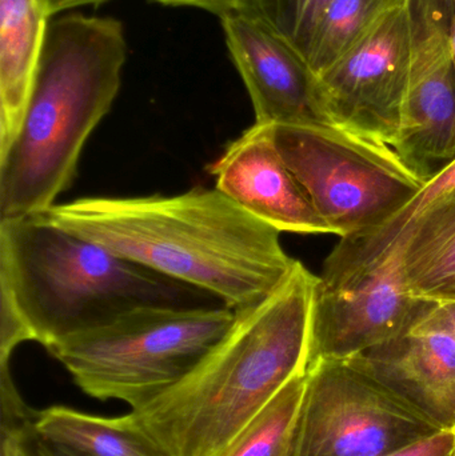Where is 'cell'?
Returning a JSON list of instances; mask_svg holds the SVG:
<instances>
[{"mask_svg": "<svg viewBox=\"0 0 455 456\" xmlns=\"http://www.w3.org/2000/svg\"><path fill=\"white\" fill-rule=\"evenodd\" d=\"M37 218L101 244L174 281L208 292L232 311L266 299L297 260L280 231L218 189L136 198H82Z\"/></svg>", "mask_w": 455, "mask_h": 456, "instance_id": "6da1fadb", "label": "cell"}, {"mask_svg": "<svg viewBox=\"0 0 455 456\" xmlns=\"http://www.w3.org/2000/svg\"><path fill=\"white\" fill-rule=\"evenodd\" d=\"M320 276L297 260L266 299L235 311L213 350L173 387L128 412L165 456H221L254 418L307 372Z\"/></svg>", "mask_w": 455, "mask_h": 456, "instance_id": "7a4b0ae2", "label": "cell"}, {"mask_svg": "<svg viewBox=\"0 0 455 456\" xmlns=\"http://www.w3.org/2000/svg\"><path fill=\"white\" fill-rule=\"evenodd\" d=\"M127 55L118 19H50L20 130L0 155V221L42 213L69 189L85 142L119 94Z\"/></svg>", "mask_w": 455, "mask_h": 456, "instance_id": "3957f363", "label": "cell"}, {"mask_svg": "<svg viewBox=\"0 0 455 456\" xmlns=\"http://www.w3.org/2000/svg\"><path fill=\"white\" fill-rule=\"evenodd\" d=\"M0 289L45 350L134 308L190 307L197 289L37 216L0 221Z\"/></svg>", "mask_w": 455, "mask_h": 456, "instance_id": "277c9868", "label": "cell"}, {"mask_svg": "<svg viewBox=\"0 0 455 456\" xmlns=\"http://www.w3.org/2000/svg\"><path fill=\"white\" fill-rule=\"evenodd\" d=\"M234 321L226 305H143L47 351L85 395L133 410L183 379Z\"/></svg>", "mask_w": 455, "mask_h": 456, "instance_id": "5b68a950", "label": "cell"}, {"mask_svg": "<svg viewBox=\"0 0 455 456\" xmlns=\"http://www.w3.org/2000/svg\"><path fill=\"white\" fill-rule=\"evenodd\" d=\"M283 160L339 239L382 226L424 187L392 146L338 127L274 126Z\"/></svg>", "mask_w": 455, "mask_h": 456, "instance_id": "8992f818", "label": "cell"}, {"mask_svg": "<svg viewBox=\"0 0 455 456\" xmlns=\"http://www.w3.org/2000/svg\"><path fill=\"white\" fill-rule=\"evenodd\" d=\"M355 359L307 369L288 456H387L440 434Z\"/></svg>", "mask_w": 455, "mask_h": 456, "instance_id": "52a82bcc", "label": "cell"}, {"mask_svg": "<svg viewBox=\"0 0 455 456\" xmlns=\"http://www.w3.org/2000/svg\"><path fill=\"white\" fill-rule=\"evenodd\" d=\"M326 114L336 127L394 146L402 130L410 86V37L406 3L317 75Z\"/></svg>", "mask_w": 455, "mask_h": 456, "instance_id": "ba28073f", "label": "cell"}, {"mask_svg": "<svg viewBox=\"0 0 455 456\" xmlns=\"http://www.w3.org/2000/svg\"><path fill=\"white\" fill-rule=\"evenodd\" d=\"M411 294L400 249L345 287L318 283L309 364L347 361L413 331L435 307Z\"/></svg>", "mask_w": 455, "mask_h": 456, "instance_id": "9c48e42d", "label": "cell"}, {"mask_svg": "<svg viewBox=\"0 0 455 456\" xmlns=\"http://www.w3.org/2000/svg\"><path fill=\"white\" fill-rule=\"evenodd\" d=\"M226 45L258 125L336 127L326 114L317 75L307 61L256 21L238 13L221 19Z\"/></svg>", "mask_w": 455, "mask_h": 456, "instance_id": "30bf717a", "label": "cell"}, {"mask_svg": "<svg viewBox=\"0 0 455 456\" xmlns=\"http://www.w3.org/2000/svg\"><path fill=\"white\" fill-rule=\"evenodd\" d=\"M215 189L280 232L330 233L275 143L274 125L254 123L208 167Z\"/></svg>", "mask_w": 455, "mask_h": 456, "instance_id": "8fae6325", "label": "cell"}, {"mask_svg": "<svg viewBox=\"0 0 455 456\" xmlns=\"http://www.w3.org/2000/svg\"><path fill=\"white\" fill-rule=\"evenodd\" d=\"M406 12L410 86L402 134L416 149L441 151L455 142L454 0H406Z\"/></svg>", "mask_w": 455, "mask_h": 456, "instance_id": "7c38bea8", "label": "cell"}, {"mask_svg": "<svg viewBox=\"0 0 455 456\" xmlns=\"http://www.w3.org/2000/svg\"><path fill=\"white\" fill-rule=\"evenodd\" d=\"M352 359L443 430H455V342L445 332L417 327Z\"/></svg>", "mask_w": 455, "mask_h": 456, "instance_id": "4fadbf2b", "label": "cell"}, {"mask_svg": "<svg viewBox=\"0 0 455 456\" xmlns=\"http://www.w3.org/2000/svg\"><path fill=\"white\" fill-rule=\"evenodd\" d=\"M50 19L42 0H0V155L20 130Z\"/></svg>", "mask_w": 455, "mask_h": 456, "instance_id": "5bb4252c", "label": "cell"}, {"mask_svg": "<svg viewBox=\"0 0 455 456\" xmlns=\"http://www.w3.org/2000/svg\"><path fill=\"white\" fill-rule=\"evenodd\" d=\"M455 195V159L441 167L421 191L382 226L349 238L339 243L323 263L321 281L326 286L345 287L370 273L417 219L435 206Z\"/></svg>", "mask_w": 455, "mask_h": 456, "instance_id": "9a60e30c", "label": "cell"}, {"mask_svg": "<svg viewBox=\"0 0 455 456\" xmlns=\"http://www.w3.org/2000/svg\"><path fill=\"white\" fill-rule=\"evenodd\" d=\"M394 249L402 255L414 297L435 305L455 303V195L417 219Z\"/></svg>", "mask_w": 455, "mask_h": 456, "instance_id": "2e32d148", "label": "cell"}, {"mask_svg": "<svg viewBox=\"0 0 455 456\" xmlns=\"http://www.w3.org/2000/svg\"><path fill=\"white\" fill-rule=\"evenodd\" d=\"M35 428L80 456H165L128 414L106 418L53 406L37 411Z\"/></svg>", "mask_w": 455, "mask_h": 456, "instance_id": "e0dca14e", "label": "cell"}, {"mask_svg": "<svg viewBox=\"0 0 455 456\" xmlns=\"http://www.w3.org/2000/svg\"><path fill=\"white\" fill-rule=\"evenodd\" d=\"M406 0H333L318 19L305 53L315 75L322 74L360 45L379 21Z\"/></svg>", "mask_w": 455, "mask_h": 456, "instance_id": "ac0fdd59", "label": "cell"}, {"mask_svg": "<svg viewBox=\"0 0 455 456\" xmlns=\"http://www.w3.org/2000/svg\"><path fill=\"white\" fill-rule=\"evenodd\" d=\"M306 374L291 378L221 456H288Z\"/></svg>", "mask_w": 455, "mask_h": 456, "instance_id": "d6986e66", "label": "cell"}, {"mask_svg": "<svg viewBox=\"0 0 455 456\" xmlns=\"http://www.w3.org/2000/svg\"><path fill=\"white\" fill-rule=\"evenodd\" d=\"M333 0H237L234 12L264 26L305 59L313 29Z\"/></svg>", "mask_w": 455, "mask_h": 456, "instance_id": "ffe728a7", "label": "cell"}, {"mask_svg": "<svg viewBox=\"0 0 455 456\" xmlns=\"http://www.w3.org/2000/svg\"><path fill=\"white\" fill-rule=\"evenodd\" d=\"M0 456H80L66 447L53 444L35 428V422L0 434Z\"/></svg>", "mask_w": 455, "mask_h": 456, "instance_id": "44dd1931", "label": "cell"}, {"mask_svg": "<svg viewBox=\"0 0 455 456\" xmlns=\"http://www.w3.org/2000/svg\"><path fill=\"white\" fill-rule=\"evenodd\" d=\"M37 414L19 394L10 364H0V434L12 433L35 422Z\"/></svg>", "mask_w": 455, "mask_h": 456, "instance_id": "7402d4cb", "label": "cell"}, {"mask_svg": "<svg viewBox=\"0 0 455 456\" xmlns=\"http://www.w3.org/2000/svg\"><path fill=\"white\" fill-rule=\"evenodd\" d=\"M28 340L34 338L12 297L0 289V364H10L13 350Z\"/></svg>", "mask_w": 455, "mask_h": 456, "instance_id": "603a6c76", "label": "cell"}, {"mask_svg": "<svg viewBox=\"0 0 455 456\" xmlns=\"http://www.w3.org/2000/svg\"><path fill=\"white\" fill-rule=\"evenodd\" d=\"M454 431H441L432 438L387 456H454Z\"/></svg>", "mask_w": 455, "mask_h": 456, "instance_id": "cb8c5ba5", "label": "cell"}, {"mask_svg": "<svg viewBox=\"0 0 455 456\" xmlns=\"http://www.w3.org/2000/svg\"><path fill=\"white\" fill-rule=\"evenodd\" d=\"M417 327L445 332L455 342V303L435 305Z\"/></svg>", "mask_w": 455, "mask_h": 456, "instance_id": "d4e9b609", "label": "cell"}, {"mask_svg": "<svg viewBox=\"0 0 455 456\" xmlns=\"http://www.w3.org/2000/svg\"><path fill=\"white\" fill-rule=\"evenodd\" d=\"M163 5L173 7H194L214 13L219 19L234 12L237 0H154Z\"/></svg>", "mask_w": 455, "mask_h": 456, "instance_id": "484cf974", "label": "cell"}, {"mask_svg": "<svg viewBox=\"0 0 455 456\" xmlns=\"http://www.w3.org/2000/svg\"><path fill=\"white\" fill-rule=\"evenodd\" d=\"M110 0H42L43 7L50 18L61 15L75 8L85 7V5H99Z\"/></svg>", "mask_w": 455, "mask_h": 456, "instance_id": "4316f807", "label": "cell"}, {"mask_svg": "<svg viewBox=\"0 0 455 456\" xmlns=\"http://www.w3.org/2000/svg\"><path fill=\"white\" fill-rule=\"evenodd\" d=\"M451 59H453L454 74H455V0H454L453 26H451Z\"/></svg>", "mask_w": 455, "mask_h": 456, "instance_id": "83f0119b", "label": "cell"}, {"mask_svg": "<svg viewBox=\"0 0 455 456\" xmlns=\"http://www.w3.org/2000/svg\"><path fill=\"white\" fill-rule=\"evenodd\" d=\"M454 436H455V430H454ZM454 456H455V444H454Z\"/></svg>", "mask_w": 455, "mask_h": 456, "instance_id": "f1b7e54d", "label": "cell"}]
</instances>
